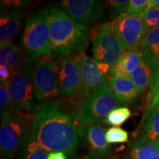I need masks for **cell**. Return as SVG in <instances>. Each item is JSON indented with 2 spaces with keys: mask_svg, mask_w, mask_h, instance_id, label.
I'll list each match as a JSON object with an SVG mask.
<instances>
[{
  "mask_svg": "<svg viewBox=\"0 0 159 159\" xmlns=\"http://www.w3.org/2000/svg\"><path fill=\"white\" fill-rule=\"evenodd\" d=\"M148 26L149 28L159 27V7L148 8L139 16Z\"/></svg>",
  "mask_w": 159,
  "mask_h": 159,
  "instance_id": "4316f807",
  "label": "cell"
},
{
  "mask_svg": "<svg viewBox=\"0 0 159 159\" xmlns=\"http://www.w3.org/2000/svg\"><path fill=\"white\" fill-rule=\"evenodd\" d=\"M131 116V112L126 107H121L114 109L107 117L106 121L109 125L114 127L122 125Z\"/></svg>",
  "mask_w": 159,
  "mask_h": 159,
  "instance_id": "d4e9b609",
  "label": "cell"
},
{
  "mask_svg": "<svg viewBox=\"0 0 159 159\" xmlns=\"http://www.w3.org/2000/svg\"><path fill=\"white\" fill-rule=\"evenodd\" d=\"M117 100L108 81L102 83L93 94L73 109L71 116L79 126H90L102 122L116 109Z\"/></svg>",
  "mask_w": 159,
  "mask_h": 159,
  "instance_id": "277c9868",
  "label": "cell"
},
{
  "mask_svg": "<svg viewBox=\"0 0 159 159\" xmlns=\"http://www.w3.org/2000/svg\"></svg>",
  "mask_w": 159,
  "mask_h": 159,
  "instance_id": "e575fe53",
  "label": "cell"
},
{
  "mask_svg": "<svg viewBox=\"0 0 159 159\" xmlns=\"http://www.w3.org/2000/svg\"><path fill=\"white\" fill-rule=\"evenodd\" d=\"M106 24L118 35L127 50L138 47L150 30L142 20L127 13H122Z\"/></svg>",
  "mask_w": 159,
  "mask_h": 159,
  "instance_id": "30bf717a",
  "label": "cell"
},
{
  "mask_svg": "<svg viewBox=\"0 0 159 159\" xmlns=\"http://www.w3.org/2000/svg\"><path fill=\"white\" fill-rule=\"evenodd\" d=\"M107 130L101 125H93L87 127L86 140L88 144L97 156L101 158L108 157L111 153L110 144L106 140Z\"/></svg>",
  "mask_w": 159,
  "mask_h": 159,
  "instance_id": "e0dca14e",
  "label": "cell"
},
{
  "mask_svg": "<svg viewBox=\"0 0 159 159\" xmlns=\"http://www.w3.org/2000/svg\"><path fill=\"white\" fill-rule=\"evenodd\" d=\"M32 136L47 152L72 155L83 137V130L63 107V99L40 103L30 119Z\"/></svg>",
  "mask_w": 159,
  "mask_h": 159,
  "instance_id": "6da1fadb",
  "label": "cell"
},
{
  "mask_svg": "<svg viewBox=\"0 0 159 159\" xmlns=\"http://www.w3.org/2000/svg\"><path fill=\"white\" fill-rule=\"evenodd\" d=\"M59 6L75 22L88 25L100 19L105 10V4L97 0H63Z\"/></svg>",
  "mask_w": 159,
  "mask_h": 159,
  "instance_id": "7c38bea8",
  "label": "cell"
},
{
  "mask_svg": "<svg viewBox=\"0 0 159 159\" xmlns=\"http://www.w3.org/2000/svg\"><path fill=\"white\" fill-rule=\"evenodd\" d=\"M57 70V61L51 56L41 57L33 65L35 97L41 103L59 99Z\"/></svg>",
  "mask_w": 159,
  "mask_h": 159,
  "instance_id": "ba28073f",
  "label": "cell"
},
{
  "mask_svg": "<svg viewBox=\"0 0 159 159\" xmlns=\"http://www.w3.org/2000/svg\"><path fill=\"white\" fill-rule=\"evenodd\" d=\"M128 159H159V141L135 142Z\"/></svg>",
  "mask_w": 159,
  "mask_h": 159,
  "instance_id": "ffe728a7",
  "label": "cell"
},
{
  "mask_svg": "<svg viewBox=\"0 0 159 159\" xmlns=\"http://www.w3.org/2000/svg\"><path fill=\"white\" fill-rule=\"evenodd\" d=\"M106 140L108 144H118V143H125L128 141V134L124 129L113 127L107 130Z\"/></svg>",
  "mask_w": 159,
  "mask_h": 159,
  "instance_id": "484cf974",
  "label": "cell"
},
{
  "mask_svg": "<svg viewBox=\"0 0 159 159\" xmlns=\"http://www.w3.org/2000/svg\"><path fill=\"white\" fill-rule=\"evenodd\" d=\"M151 94H152V101L149 105L148 108H152L159 105V75L151 89Z\"/></svg>",
  "mask_w": 159,
  "mask_h": 159,
  "instance_id": "f1b7e54d",
  "label": "cell"
},
{
  "mask_svg": "<svg viewBox=\"0 0 159 159\" xmlns=\"http://www.w3.org/2000/svg\"><path fill=\"white\" fill-rule=\"evenodd\" d=\"M23 52L27 63L47 56H52L47 7L38 10L25 22L21 35Z\"/></svg>",
  "mask_w": 159,
  "mask_h": 159,
  "instance_id": "3957f363",
  "label": "cell"
},
{
  "mask_svg": "<svg viewBox=\"0 0 159 159\" xmlns=\"http://www.w3.org/2000/svg\"><path fill=\"white\" fill-rule=\"evenodd\" d=\"M143 52L144 50L138 47L129 50H125L122 54L125 73L128 77H130L131 74L140 65L142 61Z\"/></svg>",
  "mask_w": 159,
  "mask_h": 159,
  "instance_id": "44dd1931",
  "label": "cell"
},
{
  "mask_svg": "<svg viewBox=\"0 0 159 159\" xmlns=\"http://www.w3.org/2000/svg\"><path fill=\"white\" fill-rule=\"evenodd\" d=\"M143 50L144 52L142 62L130 76L139 94H142L148 89H152L155 81L159 75L158 59L149 51L145 49Z\"/></svg>",
  "mask_w": 159,
  "mask_h": 159,
  "instance_id": "4fadbf2b",
  "label": "cell"
},
{
  "mask_svg": "<svg viewBox=\"0 0 159 159\" xmlns=\"http://www.w3.org/2000/svg\"><path fill=\"white\" fill-rule=\"evenodd\" d=\"M32 114L10 112L8 117L1 121L0 149L2 159H10L19 152L30 126Z\"/></svg>",
  "mask_w": 159,
  "mask_h": 159,
  "instance_id": "8992f818",
  "label": "cell"
},
{
  "mask_svg": "<svg viewBox=\"0 0 159 159\" xmlns=\"http://www.w3.org/2000/svg\"><path fill=\"white\" fill-rule=\"evenodd\" d=\"M159 7V0H150L148 8L151 7Z\"/></svg>",
  "mask_w": 159,
  "mask_h": 159,
  "instance_id": "1f68e13d",
  "label": "cell"
},
{
  "mask_svg": "<svg viewBox=\"0 0 159 159\" xmlns=\"http://www.w3.org/2000/svg\"><path fill=\"white\" fill-rule=\"evenodd\" d=\"M47 159H66V156L64 152H52L49 153Z\"/></svg>",
  "mask_w": 159,
  "mask_h": 159,
  "instance_id": "4dcf8cb0",
  "label": "cell"
},
{
  "mask_svg": "<svg viewBox=\"0 0 159 159\" xmlns=\"http://www.w3.org/2000/svg\"><path fill=\"white\" fill-rule=\"evenodd\" d=\"M92 52L94 58L99 63L111 66L125 51V48L118 35L108 27L106 23L99 27L92 37Z\"/></svg>",
  "mask_w": 159,
  "mask_h": 159,
  "instance_id": "9c48e42d",
  "label": "cell"
},
{
  "mask_svg": "<svg viewBox=\"0 0 159 159\" xmlns=\"http://www.w3.org/2000/svg\"><path fill=\"white\" fill-rule=\"evenodd\" d=\"M83 159H95V158H91V157L87 156V157H85V158H84Z\"/></svg>",
  "mask_w": 159,
  "mask_h": 159,
  "instance_id": "d6a6232c",
  "label": "cell"
},
{
  "mask_svg": "<svg viewBox=\"0 0 159 159\" xmlns=\"http://www.w3.org/2000/svg\"><path fill=\"white\" fill-rule=\"evenodd\" d=\"M157 59H158V63H159V57H158V58H157Z\"/></svg>",
  "mask_w": 159,
  "mask_h": 159,
  "instance_id": "836d02e7",
  "label": "cell"
},
{
  "mask_svg": "<svg viewBox=\"0 0 159 159\" xmlns=\"http://www.w3.org/2000/svg\"><path fill=\"white\" fill-rule=\"evenodd\" d=\"M48 155V152L39 146L33 139L31 134L30 122L29 128L26 134L25 140L18 155L17 159H47Z\"/></svg>",
  "mask_w": 159,
  "mask_h": 159,
  "instance_id": "d6986e66",
  "label": "cell"
},
{
  "mask_svg": "<svg viewBox=\"0 0 159 159\" xmlns=\"http://www.w3.org/2000/svg\"><path fill=\"white\" fill-rule=\"evenodd\" d=\"M13 75V71L7 67L0 66V82L9 80Z\"/></svg>",
  "mask_w": 159,
  "mask_h": 159,
  "instance_id": "f546056e",
  "label": "cell"
},
{
  "mask_svg": "<svg viewBox=\"0 0 159 159\" xmlns=\"http://www.w3.org/2000/svg\"><path fill=\"white\" fill-rule=\"evenodd\" d=\"M81 55L59 60L57 63L59 98L72 96L81 82Z\"/></svg>",
  "mask_w": 159,
  "mask_h": 159,
  "instance_id": "8fae6325",
  "label": "cell"
},
{
  "mask_svg": "<svg viewBox=\"0 0 159 159\" xmlns=\"http://www.w3.org/2000/svg\"><path fill=\"white\" fill-rule=\"evenodd\" d=\"M108 82L117 102L132 103L138 98L139 93L130 77H109Z\"/></svg>",
  "mask_w": 159,
  "mask_h": 159,
  "instance_id": "ac0fdd59",
  "label": "cell"
},
{
  "mask_svg": "<svg viewBox=\"0 0 159 159\" xmlns=\"http://www.w3.org/2000/svg\"><path fill=\"white\" fill-rule=\"evenodd\" d=\"M148 0H131L125 13L132 17L139 18L141 13L148 9Z\"/></svg>",
  "mask_w": 159,
  "mask_h": 159,
  "instance_id": "83f0119b",
  "label": "cell"
},
{
  "mask_svg": "<svg viewBox=\"0 0 159 159\" xmlns=\"http://www.w3.org/2000/svg\"><path fill=\"white\" fill-rule=\"evenodd\" d=\"M27 64L25 53L14 43L0 45V66L10 69L14 75L22 71Z\"/></svg>",
  "mask_w": 159,
  "mask_h": 159,
  "instance_id": "9a60e30c",
  "label": "cell"
},
{
  "mask_svg": "<svg viewBox=\"0 0 159 159\" xmlns=\"http://www.w3.org/2000/svg\"><path fill=\"white\" fill-rule=\"evenodd\" d=\"M159 141V105L145 110L136 142Z\"/></svg>",
  "mask_w": 159,
  "mask_h": 159,
  "instance_id": "2e32d148",
  "label": "cell"
},
{
  "mask_svg": "<svg viewBox=\"0 0 159 159\" xmlns=\"http://www.w3.org/2000/svg\"><path fill=\"white\" fill-rule=\"evenodd\" d=\"M142 49L148 50L156 58L159 57V27L149 30L140 44Z\"/></svg>",
  "mask_w": 159,
  "mask_h": 159,
  "instance_id": "7402d4cb",
  "label": "cell"
},
{
  "mask_svg": "<svg viewBox=\"0 0 159 159\" xmlns=\"http://www.w3.org/2000/svg\"><path fill=\"white\" fill-rule=\"evenodd\" d=\"M33 63H27L22 71L13 75L10 80V112L33 114L39 104L35 101L33 82Z\"/></svg>",
  "mask_w": 159,
  "mask_h": 159,
  "instance_id": "5b68a950",
  "label": "cell"
},
{
  "mask_svg": "<svg viewBox=\"0 0 159 159\" xmlns=\"http://www.w3.org/2000/svg\"><path fill=\"white\" fill-rule=\"evenodd\" d=\"M23 15L20 9L2 11L0 19V44L11 42L22 27Z\"/></svg>",
  "mask_w": 159,
  "mask_h": 159,
  "instance_id": "5bb4252c",
  "label": "cell"
},
{
  "mask_svg": "<svg viewBox=\"0 0 159 159\" xmlns=\"http://www.w3.org/2000/svg\"><path fill=\"white\" fill-rule=\"evenodd\" d=\"M106 2L105 9L108 11L109 19L114 20L119 16L126 13L130 1L129 0H110V1H107Z\"/></svg>",
  "mask_w": 159,
  "mask_h": 159,
  "instance_id": "cb8c5ba5",
  "label": "cell"
},
{
  "mask_svg": "<svg viewBox=\"0 0 159 159\" xmlns=\"http://www.w3.org/2000/svg\"><path fill=\"white\" fill-rule=\"evenodd\" d=\"M10 80L0 83V112L1 121L8 117L11 109V96H10Z\"/></svg>",
  "mask_w": 159,
  "mask_h": 159,
  "instance_id": "603a6c76",
  "label": "cell"
},
{
  "mask_svg": "<svg viewBox=\"0 0 159 159\" xmlns=\"http://www.w3.org/2000/svg\"><path fill=\"white\" fill-rule=\"evenodd\" d=\"M49 34L52 57L55 61L83 53L88 47L91 33L88 25L73 21L58 5H49Z\"/></svg>",
  "mask_w": 159,
  "mask_h": 159,
  "instance_id": "7a4b0ae2",
  "label": "cell"
},
{
  "mask_svg": "<svg viewBox=\"0 0 159 159\" xmlns=\"http://www.w3.org/2000/svg\"><path fill=\"white\" fill-rule=\"evenodd\" d=\"M111 66L104 63H99L94 57L84 53L81 55V82L78 89L71 96L72 106L77 108L85 99L104 83L109 77ZM74 108V109H75Z\"/></svg>",
  "mask_w": 159,
  "mask_h": 159,
  "instance_id": "52a82bcc",
  "label": "cell"
}]
</instances>
